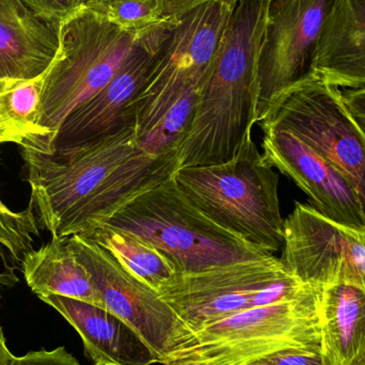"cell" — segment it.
I'll return each instance as SVG.
<instances>
[{"instance_id": "2e32d148", "label": "cell", "mask_w": 365, "mask_h": 365, "mask_svg": "<svg viewBox=\"0 0 365 365\" xmlns=\"http://www.w3.org/2000/svg\"><path fill=\"white\" fill-rule=\"evenodd\" d=\"M310 76L339 89H365V0H332Z\"/></svg>"}, {"instance_id": "8fae6325", "label": "cell", "mask_w": 365, "mask_h": 365, "mask_svg": "<svg viewBox=\"0 0 365 365\" xmlns=\"http://www.w3.org/2000/svg\"><path fill=\"white\" fill-rule=\"evenodd\" d=\"M331 2H268L259 61V121L281 93L310 76L313 53Z\"/></svg>"}, {"instance_id": "e0dca14e", "label": "cell", "mask_w": 365, "mask_h": 365, "mask_svg": "<svg viewBox=\"0 0 365 365\" xmlns=\"http://www.w3.org/2000/svg\"><path fill=\"white\" fill-rule=\"evenodd\" d=\"M322 351L330 365L365 364V289L351 283L323 287L317 302Z\"/></svg>"}, {"instance_id": "9c48e42d", "label": "cell", "mask_w": 365, "mask_h": 365, "mask_svg": "<svg viewBox=\"0 0 365 365\" xmlns=\"http://www.w3.org/2000/svg\"><path fill=\"white\" fill-rule=\"evenodd\" d=\"M289 274L282 259L272 255L193 274H175L158 293L193 334L255 308L262 292Z\"/></svg>"}, {"instance_id": "44dd1931", "label": "cell", "mask_w": 365, "mask_h": 365, "mask_svg": "<svg viewBox=\"0 0 365 365\" xmlns=\"http://www.w3.org/2000/svg\"><path fill=\"white\" fill-rule=\"evenodd\" d=\"M40 235L38 223L31 203L21 212H15L0 197V292L19 282L15 267L8 262L21 264L24 255L34 249V237Z\"/></svg>"}, {"instance_id": "52a82bcc", "label": "cell", "mask_w": 365, "mask_h": 365, "mask_svg": "<svg viewBox=\"0 0 365 365\" xmlns=\"http://www.w3.org/2000/svg\"><path fill=\"white\" fill-rule=\"evenodd\" d=\"M257 124L291 132L338 169L355 188L365 215V135L338 87L307 77L281 93Z\"/></svg>"}, {"instance_id": "30bf717a", "label": "cell", "mask_w": 365, "mask_h": 365, "mask_svg": "<svg viewBox=\"0 0 365 365\" xmlns=\"http://www.w3.org/2000/svg\"><path fill=\"white\" fill-rule=\"evenodd\" d=\"M283 264L304 284L322 289L351 283L365 289V231L338 225L296 202L284 220Z\"/></svg>"}, {"instance_id": "4fadbf2b", "label": "cell", "mask_w": 365, "mask_h": 365, "mask_svg": "<svg viewBox=\"0 0 365 365\" xmlns=\"http://www.w3.org/2000/svg\"><path fill=\"white\" fill-rule=\"evenodd\" d=\"M264 160L295 182L312 206L338 225L365 231V215L353 185L312 148L287 130L261 128Z\"/></svg>"}, {"instance_id": "d4e9b609", "label": "cell", "mask_w": 365, "mask_h": 365, "mask_svg": "<svg viewBox=\"0 0 365 365\" xmlns=\"http://www.w3.org/2000/svg\"><path fill=\"white\" fill-rule=\"evenodd\" d=\"M36 14L47 21L60 24L83 6L85 0H23Z\"/></svg>"}, {"instance_id": "484cf974", "label": "cell", "mask_w": 365, "mask_h": 365, "mask_svg": "<svg viewBox=\"0 0 365 365\" xmlns=\"http://www.w3.org/2000/svg\"><path fill=\"white\" fill-rule=\"evenodd\" d=\"M9 365H81L64 347L53 351H30L21 357L13 356Z\"/></svg>"}, {"instance_id": "6da1fadb", "label": "cell", "mask_w": 365, "mask_h": 365, "mask_svg": "<svg viewBox=\"0 0 365 365\" xmlns=\"http://www.w3.org/2000/svg\"><path fill=\"white\" fill-rule=\"evenodd\" d=\"M30 203L51 236L83 235L130 200L173 177L179 154L141 151L135 122L98 138L44 154L21 149Z\"/></svg>"}, {"instance_id": "603a6c76", "label": "cell", "mask_w": 365, "mask_h": 365, "mask_svg": "<svg viewBox=\"0 0 365 365\" xmlns=\"http://www.w3.org/2000/svg\"><path fill=\"white\" fill-rule=\"evenodd\" d=\"M203 0H113L101 12L130 31L141 32L178 19Z\"/></svg>"}, {"instance_id": "7402d4cb", "label": "cell", "mask_w": 365, "mask_h": 365, "mask_svg": "<svg viewBox=\"0 0 365 365\" xmlns=\"http://www.w3.org/2000/svg\"><path fill=\"white\" fill-rule=\"evenodd\" d=\"M201 88H191L168 109L160 121L143 138L139 148L153 156L179 154L195 118Z\"/></svg>"}, {"instance_id": "7c38bea8", "label": "cell", "mask_w": 365, "mask_h": 365, "mask_svg": "<svg viewBox=\"0 0 365 365\" xmlns=\"http://www.w3.org/2000/svg\"><path fill=\"white\" fill-rule=\"evenodd\" d=\"M178 19L141 32L108 85L74 109L62 122L53 140V153L62 148L110 134L134 122L128 118V106L140 91L156 55Z\"/></svg>"}, {"instance_id": "7a4b0ae2", "label": "cell", "mask_w": 365, "mask_h": 365, "mask_svg": "<svg viewBox=\"0 0 365 365\" xmlns=\"http://www.w3.org/2000/svg\"><path fill=\"white\" fill-rule=\"evenodd\" d=\"M98 225L134 234L153 245L168 257L175 274L272 255L215 222L182 192L173 177L137 195Z\"/></svg>"}, {"instance_id": "5bb4252c", "label": "cell", "mask_w": 365, "mask_h": 365, "mask_svg": "<svg viewBox=\"0 0 365 365\" xmlns=\"http://www.w3.org/2000/svg\"><path fill=\"white\" fill-rule=\"evenodd\" d=\"M59 26L23 0H0V90L48 70L59 48Z\"/></svg>"}, {"instance_id": "f1b7e54d", "label": "cell", "mask_w": 365, "mask_h": 365, "mask_svg": "<svg viewBox=\"0 0 365 365\" xmlns=\"http://www.w3.org/2000/svg\"><path fill=\"white\" fill-rule=\"evenodd\" d=\"M111 1H113V0H85L83 6L96 9V10H101V9L104 8L105 6H107V4Z\"/></svg>"}, {"instance_id": "3957f363", "label": "cell", "mask_w": 365, "mask_h": 365, "mask_svg": "<svg viewBox=\"0 0 365 365\" xmlns=\"http://www.w3.org/2000/svg\"><path fill=\"white\" fill-rule=\"evenodd\" d=\"M182 192L215 222L266 252L284 242L279 175L259 154L252 135L235 158L210 166L178 169Z\"/></svg>"}, {"instance_id": "ffe728a7", "label": "cell", "mask_w": 365, "mask_h": 365, "mask_svg": "<svg viewBox=\"0 0 365 365\" xmlns=\"http://www.w3.org/2000/svg\"><path fill=\"white\" fill-rule=\"evenodd\" d=\"M81 236L108 250L128 272L156 292L175 274L162 251L134 234L98 225Z\"/></svg>"}, {"instance_id": "83f0119b", "label": "cell", "mask_w": 365, "mask_h": 365, "mask_svg": "<svg viewBox=\"0 0 365 365\" xmlns=\"http://www.w3.org/2000/svg\"><path fill=\"white\" fill-rule=\"evenodd\" d=\"M13 355L8 349L4 340V332H2L1 326H0V365H9Z\"/></svg>"}, {"instance_id": "f546056e", "label": "cell", "mask_w": 365, "mask_h": 365, "mask_svg": "<svg viewBox=\"0 0 365 365\" xmlns=\"http://www.w3.org/2000/svg\"><path fill=\"white\" fill-rule=\"evenodd\" d=\"M365 365V364H364Z\"/></svg>"}, {"instance_id": "4316f807", "label": "cell", "mask_w": 365, "mask_h": 365, "mask_svg": "<svg viewBox=\"0 0 365 365\" xmlns=\"http://www.w3.org/2000/svg\"><path fill=\"white\" fill-rule=\"evenodd\" d=\"M343 96L349 113L365 135V89L346 90Z\"/></svg>"}, {"instance_id": "277c9868", "label": "cell", "mask_w": 365, "mask_h": 365, "mask_svg": "<svg viewBox=\"0 0 365 365\" xmlns=\"http://www.w3.org/2000/svg\"><path fill=\"white\" fill-rule=\"evenodd\" d=\"M141 32L123 29L104 13L88 6L60 23L59 48L45 73L38 109L46 154L53 153L62 122L108 85Z\"/></svg>"}, {"instance_id": "d6986e66", "label": "cell", "mask_w": 365, "mask_h": 365, "mask_svg": "<svg viewBox=\"0 0 365 365\" xmlns=\"http://www.w3.org/2000/svg\"><path fill=\"white\" fill-rule=\"evenodd\" d=\"M45 73L0 90V147L14 143L46 154L44 135L38 124Z\"/></svg>"}, {"instance_id": "5b68a950", "label": "cell", "mask_w": 365, "mask_h": 365, "mask_svg": "<svg viewBox=\"0 0 365 365\" xmlns=\"http://www.w3.org/2000/svg\"><path fill=\"white\" fill-rule=\"evenodd\" d=\"M321 291L219 319L191 334L162 364L245 365L287 347L322 346L317 319Z\"/></svg>"}, {"instance_id": "ac0fdd59", "label": "cell", "mask_w": 365, "mask_h": 365, "mask_svg": "<svg viewBox=\"0 0 365 365\" xmlns=\"http://www.w3.org/2000/svg\"><path fill=\"white\" fill-rule=\"evenodd\" d=\"M21 265L26 283L38 297L59 295L104 308L89 274L71 248L68 237L51 236L44 246L26 253Z\"/></svg>"}, {"instance_id": "8992f818", "label": "cell", "mask_w": 365, "mask_h": 365, "mask_svg": "<svg viewBox=\"0 0 365 365\" xmlns=\"http://www.w3.org/2000/svg\"><path fill=\"white\" fill-rule=\"evenodd\" d=\"M237 0H203L175 21L128 108L137 139L147 135L191 88H202Z\"/></svg>"}, {"instance_id": "ba28073f", "label": "cell", "mask_w": 365, "mask_h": 365, "mask_svg": "<svg viewBox=\"0 0 365 365\" xmlns=\"http://www.w3.org/2000/svg\"><path fill=\"white\" fill-rule=\"evenodd\" d=\"M68 244L89 274L104 308L143 336L160 364L190 336V330L158 292L128 272L108 250L81 235L70 236Z\"/></svg>"}, {"instance_id": "cb8c5ba5", "label": "cell", "mask_w": 365, "mask_h": 365, "mask_svg": "<svg viewBox=\"0 0 365 365\" xmlns=\"http://www.w3.org/2000/svg\"><path fill=\"white\" fill-rule=\"evenodd\" d=\"M245 365H330L322 346L287 347Z\"/></svg>"}, {"instance_id": "9a60e30c", "label": "cell", "mask_w": 365, "mask_h": 365, "mask_svg": "<svg viewBox=\"0 0 365 365\" xmlns=\"http://www.w3.org/2000/svg\"><path fill=\"white\" fill-rule=\"evenodd\" d=\"M57 310L83 339L94 365H152L160 358L123 319L96 304L59 295L38 296Z\"/></svg>"}]
</instances>
